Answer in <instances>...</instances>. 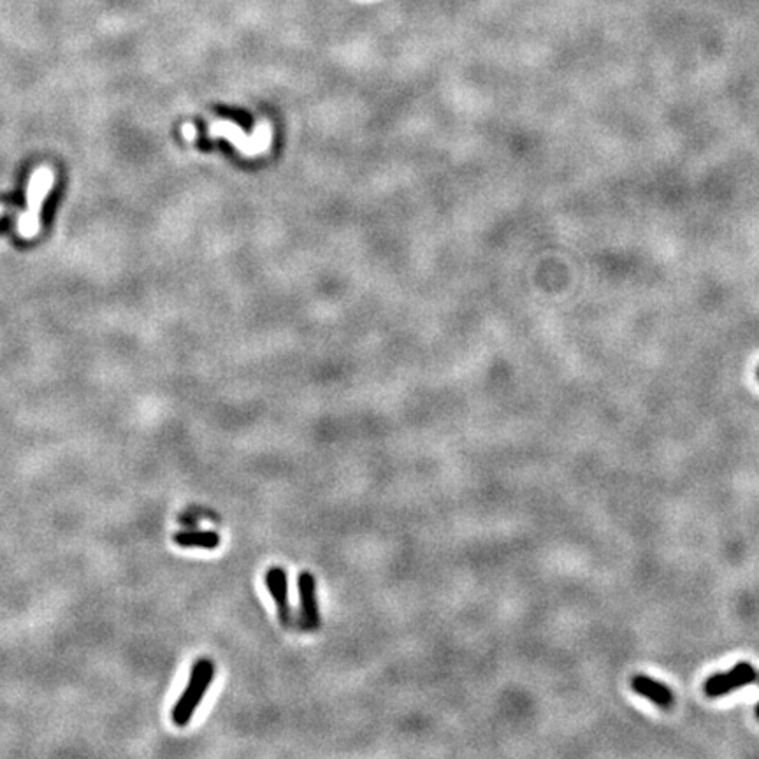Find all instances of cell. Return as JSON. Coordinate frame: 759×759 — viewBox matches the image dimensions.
I'll list each match as a JSON object with an SVG mask.
<instances>
[{
    "mask_svg": "<svg viewBox=\"0 0 759 759\" xmlns=\"http://www.w3.org/2000/svg\"><path fill=\"white\" fill-rule=\"evenodd\" d=\"M213 679H215V665H213L211 659H208V657L197 659L192 666V672H190L189 684H186L185 691L182 692L176 705L173 706V712H171V719H173L174 724L183 728L192 721L193 714L199 708L206 692H208L209 686H211Z\"/></svg>",
    "mask_w": 759,
    "mask_h": 759,
    "instance_id": "obj_1",
    "label": "cell"
},
{
    "mask_svg": "<svg viewBox=\"0 0 759 759\" xmlns=\"http://www.w3.org/2000/svg\"><path fill=\"white\" fill-rule=\"evenodd\" d=\"M53 173L46 166L37 167L32 174L27 189V209L19 215L18 220V232L25 239L34 238L39 232V211H41L46 195L53 186Z\"/></svg>",
    "mask_w": 759,
    "mask_h": 759,
    "instance_id": "obj_2",
    "label": "cell"
},
{
    "mask_svg": "<svg viewBox=\"0 0 759 759\" xmlns=\"http://www.w3.org/2000/svg\"><path fill=\"white\" fill-rule=\"evenodd\" d=\"M756 680V672L752 665L742 661L735 668L724 673H715L705 682V695L708 698H719L738 688L752 684Z\"/></svg>",
    "mask_w": 759,
    "mask_h": 759,
    "instance_id": "obj_3",
    "label": "cell"
},
{
    "mask_svg": "<svg viewBox=\"0 0 759 759\" xmlns=\"http://www.w3.org/2000/svg\"><path fill=\"white\" fill-rule=\"evenodd\" d=\"M265 587L271 594L272 601L276 604L278 619L285 627L294 626V613H292L290 601H288V577L283 568L272 566L265 571L264 575Z\"/></svg>",
    "mask_w": 759,
    "mask_h": 759,
    "instance_id": "obj_4",
    "label": "cell"
},
{
    "mask_svg": "<svg viewBox=\"0 0 759 759\" xmlns=\"http://www.w3.org/2000/svg\"><path fill=\"white\" fill-rule=\"evenodd\" d=\"M299 603H301V620L306 629L315 631L320 627V610L317 600V582L313 573L302 571L297 578Z\"/></svg>",
    "mask_w": 759,
    "mask_h": 759,
    "instance_id": "obj_5",
    "label": "cell"
},
{
    "mask_svg": "<svg viewBox=\"0 0 759 759\" xmlns=\"http://www.w3.org/2000/svg\"><path fill=\"white\" fill-rule=\"evenodd\" d=\"M631 688L636 695L643 696V698H649L650 701L656 703L659 708H670L673 703V695L670 691V688L663 682H657V680L650 679L647 675H636L631 680Z\"/></svg>",
    "mask_w": 759,
    "mask_h": 759,
    "instance_id": "obj_6",
    "label": "cell"
},
{
    "mask_svg": "<svg viewBox=\"0 0 759 759\" xmlns=\"http://www.w3.org/2000/svg\"><path fill=\"white\" fill-rule=\"evenodd\" d=\"M173 540L178 547L204 548V550H215L222 541L216 531H180L174 534Z\"/></svg>",
    "mask_w": 759,
    "mask_h": 759,
    "instance_id": "obj_7",
    "label": "cell"
},
{
    "mask_svg": "<svg viewBox=\"0 0 759 759\" xmlns=\"http://www.w3.org/2000/svg\"><path fill=\"white\" fill-rule=\"evenodd\" d=\"M183 134H185V137H186V139H193V137H195V136H197L195 129H193L192 125H189V123H186V125H183Z\"/></svg>",
    "mask_w": 759,
    "mask_h": 759,
    "instance_id": "obj_8",
    "label": "cell"
},
{
    "mask_svg": "<svg viewBox=\"0 0 759 759\" xmlns=\"http://www.w3.org/2000/svg\"><path fill=\"white\" fill-rule=\"evenodd\" d=\"M756 717H758V721H759V703H758V706H756Z\"/></svg>",
    "mask_w": 759,
    "mask_h": 759,
    "instance_id": "obj_9",
    "label": "cell"
},
{
    "mask_svg": "<svg viewBox=\"0 0 759 759\" xmlns=\"http://www.w3.org/2000/svg\"><path fill=\"white\" fill-rule=\"evenodd\" d=\"M2 213H4V206L0 204V216H2Z\"/></svg>",
    "mask_w": 759,
    "mask_h": 759,
    "instance_id": "obj_10",
    "label": "cell"
},
{
    "mask_svg": "<svg viewBox=\"0 0 759 759\" xmlns=\"http://www.w3.org/2000/svg\"><path fill=\"white\" fill-rule=\"evenodd\" d=\"M758 376H759V371H758Z\"/></svg>",
    "mask_w": 759,
    "mask_h": 759,
    "instance_id": "obj_11",
    "label": "cell"
}]
</instances>
